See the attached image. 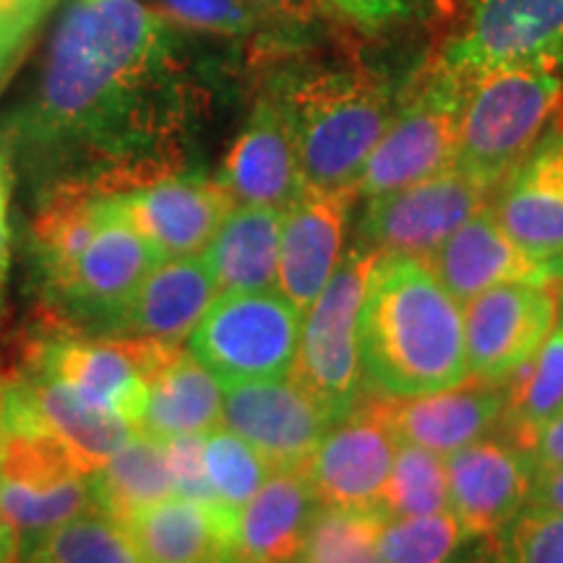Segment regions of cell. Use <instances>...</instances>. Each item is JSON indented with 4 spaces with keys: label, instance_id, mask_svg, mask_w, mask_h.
I'll list each match as a JSON object with an SVG mask.
<instances>
[{
    "label": "cell",
    "instance_id": "cell-1",
    "mask_svg": "<svg viewBox=\"0 0 563 563\" xmlns=\"http://www.w3.org/2000/svg\"><path fill=\"white\" fill-rule=\"evenodd\" d=\"M173 76V37L157 11L139 0H74L13 133L37 157L74 150L102 162L91 186L125 194L165 178L139 150L170 133Z\"/></svg>",
    "mask_w": 563,
    "mask_h": 563
},
{
    "label": "cell",
    "instance_id": "cell-2",
    "mask_svg": "<svg viewBox=\"0 0 563 563\" xmlns=\"http://www.w3.org/2000/svg\"><path fill=\"white\" fill-rule=\"evenodd\" d=\"M361 365L382 397H418L470 376L462 308L426 262L378 256L361 308Z\"/></svg>",
    "mask_w": 563,
    "mask_h": 563
},
{
    "label": "cell",
    "instance_id": "cell-3",
    "mask_svg": "<svg viewBox=\"0 0 563 563\" xmlns=\"http://www.w3.org/2000/svg\"><path fill=\"white\" fill-rule=\"evenodd\" d=\"M290 125L302 188H355L373 146L394 115L391 91L363 70H323L279 97Z\"/></svg>",
    "mask_w": 563,
    "mask_h": 563
},
{
    "label": "cell",
    "instance_id": "cell-4",
    "mask_svg": "<svg viewBox=\"0 0 563 563\" xmlns=\"http://www.w3.org/2000/svg\"><path fill=\"white\" fill-rule=\"evenodd\" d=\"M91 509V475L76 467L24 384L0 386V517L16 534L21 563L42 538Z\"/></svg>",
    "mask_w": 563,
    "mask_h": 563
},
{
    "label": "cell",
    "instance_id": "cell-5",
    "mask_svg": "<svg viewBox=\"0 0 563 563\" xmlns=\"http://www.w3.org/2000/svg\"><path fill=\"white\" fill-rule=\"evenodd\" d=\"M563 102L559 66L525 63L467 79L456 167L496 191L534 150Z\"/></svg>",
    "mask_w": 563,
    "mask_h": 563
},
{
    "label": "cell",
    "instance_id": "cell-6",
    "mask_svg": "<svg viewBox=\"0 0 563 563\" xmlns=\"http://www.w3.org/2000/svg\"><path fill=\"white\" fill-rule=\"evenodd\" d=\"M382 253L355 245L300 323L290 376L344 420L361 399V308Z\"/></svg>",
    "mask_w": 563,
    "mask_h": 563
},
{
    "label": "cell",
    "instance_id": "cell-7",
    "mask_svg": "<svg viewBox=\"0 0 563 563\" xmlns=\"http://www.w3.org/2000/svg\"><path fill=\"white\" fill-rule=\"evenodd\" d=\"M464 89L467 79L443 63L412 84L373 146L355 194L376 199L454 167Z\"/></svg>",
    "mask_w": 563,
    "mask_h": 563
},
{
    "label": "cell",
    "instance_id": "cell-8",
    "mask_svg": "<svg viewBox=\"0 0 563 563\" xmlns=\"http://www.w3.org/2000/svg\"><path fill=\"white\" fill-rule=\"evenodd\" d=\"M180 344L146 336H84L60 327L30 350V373L66 384L84 402L115 412L136 428L150 397V382Z\"/></svg>",
    "mask_w": 563,
    "mask_h": 563
},
{
    "label": "cell",
    "instance_id": "cell-9",
    "mask_svg": "<svg viewBox=\"0 0 563 563\" xmlns=\"http://www.w3.org/2000/svg\"><path fill=\"white\" fill-rule=\"evenodd\" d=\"M302 316L277 290L224 292L203 316L191 352L220 384L290 376Z\"/></svg>",
    "mask_w": 563,
    "mask_h": 563
},
{
    "label": "cell",
    "instance_id": "cell-10",
    "mask_svg": "<svg viewBox=\"0 0 563 563\" xmlns=\"http://www.w3.org/2000/svg\"><path fill=\"white\" fill-rule=\"evenodd\" d=\"M493 194V188L454 165L399 191L368 199L357 245L382 256L428 262L464 222L490 207Z\"/></svg>",
    "mask_w": 563,
    "mask_h": 563
},
{
    "label": "cell",
    "instance_id": "cell-11",
    "mask_svg": "<svg viewBox=\"0 0 563 563\" xmlns=\"http://www.w3.org/2000/svg\"><path fill=\"white\" fill-rule=\"evenodd\" d=\"M340 418L292 376L222 386V428L279 470H302Z\"/></svg>",
    "mask_w": 563,
    "mask_h": 563
},
{
    "label": "cell",
    "instance_id": "cell-12",
    "mask_svg": "<svg viewBox=\"0 0 563 563\" xmlns=\"http://www.w3.org/2000/svg\"><path fill=\"white\" fill-rule=\"evenodd\" d=\"M464 352L470 376L506 382L555 327V279L506 282L464 302Z\"/></svg>",
    "mask_w": 563,
    "mask_h": 563
},
{
    "label": "cell",
    "instance_id": "cell-13",
    "mask_svg": "<svg viewBox=\"0 0 563 563\" xmlns=\"http://www.w3.org/2000/svg\"><path fill=\"white\" fill-rule=\"evenodd\" d=\"M462 79L525 63H563V0H475L467 26L443 55Z\"/></svg>",
    "mask_w": 563,
    "mask_h": 563
},
{
    "label": "cell",
    "instance_id": "cell-14",
    "mask_svg": "<svg viewBox=\"0 0 563 563\" xmlns=\"http://www.w3.org/2000/svg\"><path fill=\"white\" fill-rule=\"evenodd\" d=\"M449 506L464 538L504 540L530 504L534 464L504 435H483L446 456Z\"/></svg>",
    "mask_w": 563,
    "mask_h": 563
},
{
    "label": "cell",
    "instance_id": "cell-15",
    "mask_svg": "<svg viewBox=\"0 0 563 563\" xmlns=\"http://www.w3.org/2000/svg\"><path fill=\"white\" fill-rule=\"evenodd\" d=\"M504 384L467 376L462 384L418 397H363V407L389 428L397 443L449 456L485 433L496 431L504 412Z\"/></svg>",
    "mask_w": 563,
    "mask_h": 563
},
{
    "label": "cell",
    "instance_id": "cell-16",
    "mask_svg": "<svg viewBox=\"0 0 563 563\" xmlns=\"http://www.w3.org/2000/svg\"><path fill=\"white\" fill-rule=\"evenodd\" d=\"M118 207L165 262L201 256L235 199L220 180L165 175L118 194Z\"/></svg>",
    "mask_w": 563,
    "mask_h": 563
},
{
    "label": "cell",
    "instance_id": "cell-17",
    "mask_svg": "<svg viewBox=\"0 0 563 563\" xmlns=\"http://www.w3.org/2000/svg\"><path fill=\"white\" fill-rule=\"evenodd\" d=\"M397 439L361 402L323 435L306 462V473L319 506L329 509H378L389 481Z\"/></svg>",
    "mask_w": 563,
    "mask_h": 563
},
{
    "label": "cell",
    "instance_id": "cell-18",
    "mask_svg": "<svg viewBox=\"0 0 563 563\" xmlns=\"http://www.w3.org/2000/svg\"><path fill=\"white\" fill-rule=\"evenodd\" d=\"M355 188L302 191L285 211L277 290L300 316L319 298L342 262Z\"/></svg>",
    "mask_w": 563,
    "mask_h": 563
},
{
    "label": "cell",
    "instance_id": "cell-19",
    "mask_svg": "<svg viewBox=\"0 0 563 563\" xmlns=\"http://www.w3.org/2000/svg\"><path fill=\"white\" fill-rule=\"evenodd\" d=\"M159 262V253L123 217L115 194L110 199L108 217L76 262L66 292L55 302L60 313L74 311L84 319L95 316V319L121 323V316L141 282Z\"/></svg>",
    "mask_w": 563,
    "mask_h": 563
},
{
    "label": "cell",
    "instance_id": "cell-20",
    "mask_svg": "<svg viewBox=\"0 0 563 563\" xmlns=\"http://www.w3.org/2000/svg\"><path fill=\"white\" fill-rule=\"evenodd\" d=\"M490 214L527 256L553 264L563 256V133L534 144L496 188Z\"/></svg>",
    "mask_w": 563,
    "mask_h": 563
},
{
    "label": "cell",
    "instance_id": "cell-21",
    "mask_svg": "<svg viewBox=\"0 0 563 563\" xmlns=\"http://www.w3.org/2000/svg\"><path fill=\"white\" fill-rule=\"evenodd\" d=\"M426 264L460 306L506 282L548 285L555 279L551 264L527 256L517 243L509 241V235L493 220L490 207L464 222Z\"/></svg>",
    "mask_w": 563,
    "mask_h": 563
},
{
    "label": "cell",
    "instance_id": "cell-22",
    "mask_svg": "<svg viewBox=\"0 0 563 563\" xmlns=\"http://www.w3.org/2000/svg\"><path fill=\"white\" fill-rule=\"evenodd\" d=\"M220 183L235 203L290 209L302 188L292 133L277 100L256 104L224 159Z\"/></svg>",
    "mask_w": 563,
    "mask_h": 563
},
{
    "label": "cell",
    "instance_id": "cell-23",
    "mask_svg": "<svg viewBox=\"0 0 563 563\" xmlns=\"http://www.w3.org/2000/svg\"><path fill=\"white\" fill-rule=\"evenodd\" d=\"M238 511L167 496L125 522L144 563H230Z\"/></svg>",
    "mask_w": 563,
    "mask_h": 563
},
{
    "label": "cell",
    "instance_id": "cell-24",
    "mask_svg": "<svg viewBox=\"0 0 563 563\" xmlns=\"http://www.w3.org/2000/svg\"><path fill=\"white\" fill-rule=\"evenodd\" d=\"M319 511L302 470H279L238 511L230 563H295Z\"/></svg>",
    "mask_w": 563,
    "mask_h": 563
},
{
    "label": "cell",
    "instance_id": "cell-25",
    "mask_svg": "<svg viewBox=\"0 0 563 563\" xmlns=\"http://www.w3.org/2000/svg\"><path fill=\"white\" fill-rule=\"evenodd\" d=\"M112 196L81 178H63L42 196L32 220V251L53 302L66 292L76 262L108 217Z\"/></svg>",
    "mask_w": 563,
    "mask_h": 563
},
{
    "label": "cell",
    "instance_id": "cell-26",
    "mask_svg": "<svg viewBox=\"0 0 563 563\" xmlns=\"http://www.w3.org/2000/svg\"><path fill=\"white\" fill-rule=\"evenodd\" d=\"M220 287L201 256L165 258L146 274L118 327L167 344H183L196 332Z\"/></svg>",
    "mask_w": 563,
    "mask_h": 563
},
{
    "label": "cell",
    "instance_id": "cell-27",
    "mask_svg": "<svg viewBox=\"0 0 563 563\" xmlns=\"http://www.w3.org/2000/svg\"><path fill=\"white\" fill-rule=\"evenodd\" d=\"M285 211L235 203L224 217L201 253L220 295L274 290Z\"/></svg>",
    "mask_w": 563,
    "mask_h": 563
},
{
    "label": "cell",
    "instance_id": "cell-28",
    "mask_svg": "<svg viewBox=\"0 0 563 563\" xmlns=\"http://www.w3.org/2000/svg\"><path fill=\"white\" fill-rule=\"evenodd\" d=\"M222 422V384L194 352L178 350L150 382L136 431L165 441L203 435Z\"/></svg>",
    "mask_w": 563,
    "mask_h": 563
},
{
    "label": "cell",
    "instance_id": "cell-29",
    "mask_svg": "<svg viewBox=\"0 0 563 563\" xmlns=\"http://www.w3.org/2000/svg\"><path fill=\"white\" fill-rule=\"evenodd\" d=\"M30 394L34 410L40 418L51 426V431L63 441L74 456L76 467L84 475H95L104 467L136 428L115 412L100 410V407L84 402L76 391H70L66 384L55 382L42 373H30L26 378H19Z\"/></svg>",
    "mask_w": 563,
    "mask_h": 563
},
{
    "label": "cell",
    "instance_id": "cell-30",
    "mask_svg": "<svg viewBox=\"0 0 563 563\" xmlns=\"http://www.w3.org/2000/svg\"><path fill=\"white\" fill-rule=\"evenodd\" d=\"M97 509L125 525L146 506L175 496L165 441L133 431L131 439L91 475Z\"/></svg>",
    "mask_w": 563,
    "mask_h": 563
},
{
    "label": "cell",
    "instance_id": "cell-31",
    "mask_svg": "<svg viewBox=\"0 0 563 563\" xmlns=\"http://www.w3.org/2000/svg\"><path fill=\"white\" fill-rule=\"evenodd\" d=\"M504 412L496 431L530 454L534 435L563 410V329L553 327L525 365L504 382Z\"/></svg>",
    "mask_w": 563,
    "mask_h": 563
},
{
    "label": "cell",
    "instance_id": "cell-32",
    "mask_svg": "<svg viewBox=\"0 0 563 563\" xmlns=\"http://www.w3.org/2000/svg\"><path fill=\"white\" fill-rule=\"evenodd\" d=\"M24 563H144V559L118 519L91 509L42 538Z\"/></svg>",
    "mask_w": 563,
    "mask_h": 563
},
{
    "label": "cell",
    "instance_id": "cell-33",
    "mask_svg": "<svg viewBox=\"0 0 563 563\" xmlns=\"http://www.w3.org/2000/svg\"><path fill=\"white\" fill-rule=\"evenodd\" d=\"M378 509L386 519L426 517L449 509L446 460L412 443H397L389 481H386Z\"/></svg>",
    "mask_w": 563,
    "mask_h": 563
},
{
    "label": "cell",
    "instance_id": "cell-34",
    "mask_svg": "<svg viewBox=\"0 0 563 563\" xmlns=\"http://www.w3.org/2000/svg\"><path fill=\"white\" fill-rule=\"evenodd\" d=\"M386 525L382 509L319 506L311 532L295 563H382L378 538Z\"/></svg>",
    "mask_w": 563,
    "mask_h": 563
},
{
    "label": "cell",
    "instance_id": "cell-35",
    "mask_svg": "<svg viewBox=\"0 0 563 563\" xmlns=\"http://www.w3.org/2000/svg\"><path fill=\"white\" fill-rule=\"evenodd\" d=\"M203 467L217 501L232 511H241L274 473L251 443L222 426L203 433Z\"/></svg>",
    "mask_w": 563,
    "mask_h": 563
},
{
    "label": "cell",
    "instance_id": "cell-36",
    "mask_svg": "<svg viewBox=\"0 0 563 563\" xmlns=\"http://www.w3.org/2000/svg\"><path fill=\"white\" fill-rule=\"evenodd\" d=\"M462 527L452 511L386 519L378 538L382 563H449L462 543Z\"/></svg>",
    "mask_w": 563,
    "mask_h": 563
},
{
    "label": "cell",
    "instance_id": "cell-37",
    "mask_svg": "<svg viewBox=\"0 0 563 563\" xmlns=\"http://www.w3.org/2000/svg\"><path fill=\"white\" fill-rule=\"evenodd\" d=\"M506 563H563V511L527 504L504 534Z\"/></svg>",
    "mask_w": 563,
    "mask_h": 563
},
{
    "label": "cell",
    "instance_id": "cell-38",
    "mask_svg": "<svg viewBox=\"0 0 563 563\" xmlns=\"http://www.w3.org/2000/svg\"><path fill=\"white\" fill-rule=\"evenodd\" d=\"M157 13L188 30L211 34H245L258 21L245 0H157Z\"/></svg>",
    "mask_w": 563,
    "mask_h": 563
},
{
    "label": "cell",
    "instance_id": "cell-39",
    "mask_svg": "<svg viewBox=\"0 0 563 563\" xmlns=\"http://www.w3.org/2000/svg\"><path fill=\"white\" fill-rule=\"evenodd\" d=\"M165 456L167 467H170L175 496L220 504L209 485L207 467H203V435H173V439H165Z\"/></svg>",
    "mask_w": 563,
    "mask_h": 563
},
{
    "label": "cell",
    "instance_id": "cell-40",
    "mask_svg": "<svg viewBox=\"0 0 563 563\" xmlns=\"http://www.w3.org/2000/svg\"><path fill=\"white\" fill-rule=\"evenodd\" d=\"M530 460L534 470H563V410L534 435Z\"/></svg>",
    "mask_w": 563,
    "mask_h": 563
},
{
    "label": "cell",
    "instance_id": "cell-41",
    "mask_svg": "<svg viewBox=\"0 0 563 563\" xmlns=\"http://www.w3.org/2000/svg\"><path fill=\"white\" fill-rule=\"evenodd\" d=\"M329 3L363 24H384V21L407 16L412 0H329Z\"/></svg>",
    "mask_w": 563,
    "mask_h": 563
},
{
    "label": "cell",
    "instance_id": "cell-42",
    "mask_svg": "<svg viewBox=\"0 0 563 563\" xmlns=\"http://www.w3.org/2000/svg\"><path fill=\"white\" fill-rule=\"evenodd\" d=\"M530 504L563 511V470H534Z\"/></svg>",
    "mask_w": 563,
    "mask_h": 563
},
{
    "label": "cell",
    "instance_id": "cell-43",
    "mask_svg": "<svg viewBox=\"0 0 563 563\" xmlns=\"http://www.w3.org/2000/svg\"><path fill=\"white\" fill-rule=\"evenodd\" d=\"M47 0H0V19L16 30L19 34H24L32 30L34 21L40 19L42 9H45Z\"/></svg>",
    "mask_w": 563,
    "mask_h": 563
},
{
    "label": "cell",
    "instance_id": "cell-44",
    "mask_svg": "<svg viewBox=\"0 0 563 563\" xmlns=\"http://www.w3.org/2000/svg\"><path fill=\"white\" fill-rule=\"evenodd\" d=\"M269 13H285V16H302L313 9V0H245Z\"/></svg>",
    "mask_w": 563,
    "mask_h": 563
},
{
    "label": "cell",
    "instance_id": "cell-45",
    "mask_svg": "<svg viewBox=\"0 0 563 563\" xmlns=\"http://www.w3.org/2000/svg\"><path fill=\"white\" fill-rule=\"evenodd\" d=\"M0 563H21L19 540L3 517H0Z\"/></svg>",
    "mask_w": 563,
    "mask_h": 563
},
{
    "label": "cell",
    "instance_id": "cell-46",
    "mask_svg": "<svg viewBox=\"0 0 563 563\" xmlns=\"http://www.w3.org/2000/svg\"><path fill=\"white\" fill-rule=\"evenodd\" d=\"M21 40H24V34L11 30V26L0 19V68H3L5 63L13 58V53H16Z\"/></svg>",
    "mask_w": 563,
    "mask_h": 563
},
{
    "label": "cell",
    "instance_id": "cell-47",
    "mask_svg": "<svg viewBox=\"0 0 563 563\" xmlns=\"http://www.w3.org/2000/svg\"><path fill=\"white\" fill-rule=\"evenodd\" d=\"M9 264H11V230H9V220H0V292H3L5 277H9Z\"/></svg>",
    "mask_w": 563,
    "mask_h": 563
},
{
    "label": "cell",
    "instance_id": "cell-48",
    "mask_svg": "<svg viewBox=\"0 0 563 563\" xmlns=\"http://www.w3.org/2000/svg\"><path fill=\"white\" fill-rule=\"evenodd\" d=\"M488 548L473 559L470 563H506V555H504V540H485Z\"/></svg>",
    "mask_w": 563,
    "mask_h": 563
},
{
    "label": "cell",
    "instance_id": "cell-49",
    "mask_svg": "<svg viewBox=\"0 0 563 563\" xmlns=\"http://www.w3.org/2000/svg\"><path fill=\"white\" fill-rule=\"evenodd\" d=\"M555 327L563 329V277H555Z\"/></svg>",
    "mask_w": 563,
    "mask_h": 563
},
{
    "label": "cell",
    "instance_id": "cell-50",
    "mask_svg": "<svg viewBox=\"0 0 563 563\" xmlns=\"http://www.w3.org/2000/svg\"><path fill=\"white\" fill-rule=\"evenodd\" d=\"M5 203H9V191H5L3 165H0V220H5Z\"/></svg>",
    "mask_w": 563,
    "mask_h": 563
},
{
    "label": "cell",
    "instance_id": "cell-51",
    "mask_svg": "<svg viewBox=\"0 0 563 563\" xmlns=\"http://www.w3.org/2000/svg\"><path fill=\"white\" fill-rule=\"evenodd\" d=\"M551 269H553V277H563V256L555 258V262L551 264Z\"/></svg>",
    "mask_w": 563,
    "mask_h": 563
},
{
    "label": "cell",
    "instance_id": "cell-52",
    "mask_svg": "<svg viewBox=\"0 0 563 563\" xmlns=\"http://www.w3.org/2000/svg\"><path fill=\"white\" fill-rule=\"evenodd\" d=\"M559 131L563 133V102H561V108H559Z\"/></svg>",
    "mask_w": 563,
    "mask_h": 563
}]
</instances>
